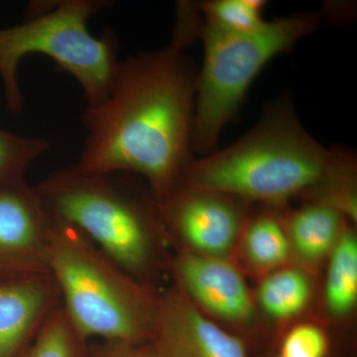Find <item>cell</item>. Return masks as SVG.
Masks as SVG:
<instances>
[{"instance_id":"3","label":"cell","mask_w":357,"mask_h":357,"mask_svg":"<svg viewBox=\"0 0 357 357\" xmlns=\"http://www.w3.org/2000/svg\"><path fill=\"white\" fill-rule=\"evenodd\" d=\"M331 152L304 128L290 102L283 100L267 109L234 144L192 157L178 185L282 206L318 185Z\"/></svg>"},{"instance_id":"8","label":"cell","mask_w":357,"mask_h":357,"mask_svg":"<svg viewBox=\"0 0 357 357\" xmlns=\"http://www.w3.org/2000/svg\"><path fill=\"white\" fill-rule=\"evenodd\" d=\"M168 272L175 281L174 286L206 316L241 330L252 326L255 299L241 270L229 258L176 249L169 259Z\"/></svg>"},{"instance_id":"9","label":"cell","mask_w":357,"mask_h":357,"mask_svg":"<svg viewBox=\"0 0 357 357\" xmlns=\"http://www.w3.org/2000/svg\"><path fill=\"white\" fill-rule=\"evenodd\" d=\"M51 218L26 181L0 190V281L49 273Z\"/></svg>"},{"instance_id":"18","label":"cell","mask_w":357,"mask_h":357,"mask_svg":"<svg viewBox=\"0 0 357 357\" xmlns=\"http://www.w3.org/2000/svg\"><path fill=\"white\" fill-rule=\"evenodd\" d=\"M261 0H213L199 6L206 24L220 31L243 34L259 29L265 24Z\"/></svg>"},{"instance_id":"13","label":"cell","mask_w":357,"mask_h":357,"mask_svg":"<svg viewBox=\"0 0 357 357\" xmlns=\"http://www.w3.org/2000/svg\"><path fill=\"white\" fill-rule=\"evenodd\" d=\"M239 243L244 260L259 273L266 275L287 266L292 257L284 220L274 213L246 218Z\"/></svg>"},{"instance_id":"14","label":"cell","mask_w":357,"mask_h":357,"mask_svg":"<svg viewBox=\"0 0 357 357\" xmlns=\"http://www.w3.org/2000/svg\"><path fill=\"white\" fill-rule=\"evenodd\" d=\"M312 292V282L306 270L284 266L265 275L256 299L269 318L283 321L306 310Z\"/></svg>"},{"instance_id":"22","label":"cell","mask_w":357,"mask_h":357,"mask_svg":"<svg viewBox=\"0 0 357 357\" xmlns=\"http://www.w3.org/2000/svg\"><path fill=\"white\" fill-rule=\"evenodd\" d=\"M270 357H283V356H279V354H278V356H270Z\"/></svg>"},{"instance_id":"11","label":"cell","mask_w":357,"mask_h":357,"mask_svg":"<svg viewBox=\"0 0 357 357\" xmlns=\"http://www.w3.org/2000/svg\"><path fill=\"white\" fill-rule=\"evenodd\" d=\"M61 307L50 273L0 281V357H20Z\"/></svg>"},{"instance_id":"17","label":"cell","mask_w":357,"mask_h":357,"mask_svg":"<svg viewBox=\"0 0 357 357\" xmlns=\"http://www.w3.org/2000/svg\"><path fill=\"white\" fill-rule=\"evenodd\" d=\"M50 149L41 137H25L0 128V190L25 180L27 169Z\"/></svg>"},{"instance_id":"1","label":"cell","mask_w":357,"mask_h":357,"mask_svg":"<svg viewBox=\"0 0 357 357\" xmlns=\"http://www.w3.org/2000/svg\"><path fill=\"white\" fill-rule=\"evenodd\" d=\"M197 75L185 51L171 45L119 61L109 95L82 112L77 168L140 176L157 202L165 199L194 157Z\"/></svg>"},{"instance_id":"10","label":"cell","mask_w":357,"mask_h":357,"mask_svg":"<svg viewBox=\"0 0 357 357\" xmlns=\"http://www.w3.org/2000/svg\"><path fill=\"white\" fill-rule=\"evenodd\" d=\"M150 342L159 357H249L243 337L213 323L175 286L160 292Z\"/></svg>"},{"instance_id":"21","label":"cell","mask_w":357,"mask_h":357,"mask_svg":"<svg viewBox=\"0 0 357 357\" xmlns=\"http://www.w3.org/2000/svg\"><path fill=\"white\" fill-rule=\"evenodd\" d=\"M86 357H159L150 342H130L123 340H100L88 347Z\"/></svg>"},{"instance_id":"15","label":"cell","mask_w":357,"mask_h":357,"mask_svg":"<svg viewBox=\"0 0 357 357\" xmlns=\"http://www.w3.org/2000/svg\"><path fill=\"white\" fill-rule=\"evenodd\" d=\"M326 307L335 319H344L356 309L357 302V239L344 229L328 256L325 287Z\"/></svg>"},{"instance_id":"12","label":"cell","mask_w":357,"mask_h":357,"mask_svg":"<svg viewBox=\"0 0 357 357\" xmlns=\"http://www.w3.org/2000/svg\"><path fill=\"white\" fill-rule=\"evenodd\" d=\"M283 220L292 256L303 266L314 269L328 258L345 229L340 211L314 202L288 213Z\"/></svg>"},{"instance_id":"4","label":"cell","mask_w":357,"mask_h":357,"mask_svg":"<svg viewBox=\"0 0 357 357\" xmlns=\"http://www.w3.org/2000/svg\"><path fill=\"white\" fill-rule=\"evenodd\" d=\"M48 263L66 318L84 342H150L161 292L155 286L129 274L76 227L53 218Z\"/></svg>"},{"instance_id":"16","label":"cell","mask_w":357,"mask_h":357,"mask_svg":"<svg viewBox=\"0 0 357 357\" xmlns=\"http://www.w3.org/2000/svg\"><path fill=\"white\" fill-rule=\"evenodd\" d=\"M356 155L347 150L333 149L323 177L306 196L311 202L328 204L345 218L356 220Z\"/></svg>"},{"instance_id":"20","label":"cell","mask_w":357,"mask_h":357,"mask_svg":"<svg viewBox=\"0 0 357 357\" xmlns=\"http://www.w3.org/2000/svg\"><path fill=\"white\" fill-rule=\"evenodd\" d=\"M330 338L323 328L312 324L293 326L280 342L283 357H332Z\"/></svg>"},{"instance_id":"6","label":"cell","mask_w":357,"mask_h":357,"mask_svg":"<svg viewBox=\"0 0 357 357\" xmlns=\"http://www.w3.org/2000/svg\"><path fill=\"white\" fill-rule=\"evenodd\" d=\"M318 24V16L301 13L266 21L253 32L234 34L206 24L201 14L197 38L203 40L204 62L197 75L192 151L204 156L217 150L223 129L236 116L263 68Z\"/></svg>"},{"instance_id":"5","label":"cell","mask_w":357,"mask_h":357,"mask_svg":"<svg viewBox=\"0 0 357 357\" xmlns=\"http://www.w3.org/2000/svg\"><path fill=\"white\" fill-rule=\"evenodd\" d=\"M112 6L107 0L33 2L21 24L0 28V77L9 112H22L18 68L31 54L47 56L75 77L86 105L107 98L119 64L116 38L109 32L93 36L88 21Z\"/></svg>"},{"instance_id":"7","label":"cell","mask_w":357,"mask_h":357,"mask_svg":"<svg viewBox=\"0 0 357 357\" xmlns=\"http://www.w3.org/2000/svg\"><path fill=\"white\" fill-rule=\"evenodd\" d=\"M157 204L176 249L230 259L245 222L243 202L222 192L178 185Z\"/></svg>"},{"instance_id":"2","label":"cell","mask_w":357,"mask_h":357,"mask_svg":"<svg viewBox=\"0 0 357 357\" xmlns=\"http://www.w3.org/2000/svg\"><path fill=\"white\" fill-rule=\"evenodd\" d=\"M61 167L33 185L51 218L76 227L138 280L155 286L168 271L170 243L158 204L124 178Z\"/></svg>"},{"instance_id":"19","label":"cell","mask_w":357,"mask_h":357,"mask_svg":"<svg viewBox=\"0 0 357 357\" xmlns=\"http://www.w3.org/2000/svg\"><path fill=\"white\" fill-rule=\"evenodd\" d=\"M88 347L61 307L20 357H86Z\"/></svg>"}]
</instances>
